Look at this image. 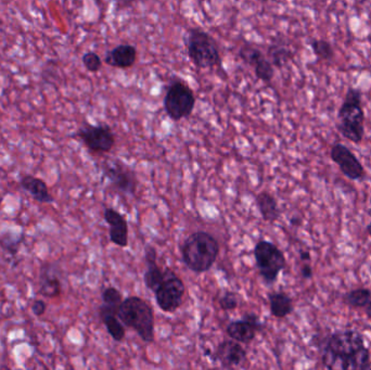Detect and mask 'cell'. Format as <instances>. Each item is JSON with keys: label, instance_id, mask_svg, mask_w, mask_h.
<instances>
[{"label": "cell", "instance_id": "1", "mask_svg": "<svg viewBox=\"0 0 371 370\" xmlns=\"http://www.w3.org/2000/svg\"><path fill=\"white\" fill-rule=\"evenodd\" d=\"M313 345L321 351V364L327 369H371L370 351L358 331H335Z\"/></svg>", "mask_w": 371, "mask_h": 370}, {"label": "cell", "instance_id": "2", "mask_svg": "<svg viewBox=\"0 0 371 370\" xmlns=\"http://www.w3.org/2000/svg\"><path fill=\"white\" fill-rule=\"evenodd\" d=\"M220 250V244L214 236L206 232H195L183 242L181 254L186 266L202 274L212 268Z\"/></svg>", "mask_w": 371, "mask_h": 370}, {"label": "cell", "instance_id": "3", "mask_svg": "<svg viewBox=\"0 0 371 370\" xmlns=\"http://www.w3.org/2000/svg\"><path fill=\"white\" fill-rule=\"evenodd\" d=\"M362 104V92L350 87L338 111V131L350 143H360L364 139L365 112Z\"/></svg>", "mask_w": 371, "mask_h": 370}, {"label": "cell", "instance_id": "4", "mask_svg": "<svg viewBox=\"0 0 371 370\" xmlns=\"http://www.w3.org/2000/svg\"><path fill=\"white\" fill-rule=\"evenodd\" d=\"M117 317L124 326L134 329L144 342H154V310L147 301L138 297L123 300Z\"/></svg>", "mask_w": 371, "mask_h": 370}, {"label": "cell", "instance_id": "5", "mask_svg": "<svg viewBox=\"0 0 371 370\" xmlns=\"http://www.w3.org/2000/svg\"><path fill=\"white\" fill-rule=\"evenodd\" d=\"M187 55L198 69H213L222 65L220 48L213 37L200 28H189L185 36Z\"/></svg>", "mask_w": 371, "mask_h": 370}, {"label": "cell", "instance_id": "6", "mask_svg": "<svg viewBox=\"0 0 371 370\" xmlns=\"http://www.w3.org/2000/svg\"><path fill=\"white\" fill-rule=\"evenodd\" d=\"M164 110L171 120L178 122L193 114L195 107V94L190 86L179 79L171 82L164 94Z\"/></svg>", "mask_w": 371, "mask_h": 370}, {"label": "cell", "instance_id": "7", "mask_svg": "<svg viewBox=\"0 0 371 370\" xmlns=\"http://www.w3.org/2000/svg\"><path fill=\"white\" fill-rule=\"evenodd\" d=\"M255 262L266 283H274L286 265L284 252L273 242L259 240L254 248Z\"/></svg>", "mask_w": 371, "mask_h": 370}, {"label": "cell", "instance_id": "8", "mask_svg": "<svg viewBox=\"0 0 371 370\" xmlns=\"http://www.w3.org/2000/svg\"><path fill=\"white\" fill-rule=\"evenodd\" d=\"M164 273V281L154 291L156 301L165 313H174L183 304L186 293L185 283L172 269L166 268Z\"/></svg>", "mask_w": 371, "mask_h": 370}, {"label": "cell", "instance_id": "9", "mask_svg": "<svg viewBox=\"0 0 371 370\" xmlns=\"http://www.w3.org/2000/svg\"><path fill=\"white\" fill-rule=\"evenodd\" d=\"M76 137L92 153H108L115 145V136L109 125L85 123L76 131Z\"/></svg>", "mask_w": 371, "mask_h": 370}, {"label": "cell", "instance_id": "10", "mask_svg": "<svg viewBox=\"0 0 371 370\" xmlns=\"http://www.w3.org/2000/svg\"><path fill=\"white\" fill-rule=\"evenodd\" d=\"M103 174L110 180L119 192L134 196L137 190L138 180L135 172L121 161L106 162L102 166Z\"/></svg>", "mask_w": 371, "mask_h": 370}, {"label": "cell", "instance_id": "11", "mask_svg": "<svg viewBox=\"0 0 371 370\" xmlns=\"http://www.w3.org/2000/svg\"><path fill=\"white\" fill-rule=\"evenodd\" d=\"M238 57L245 65L254 70L255 76L264 83H271L275 75V67L262 50L250 44H244L238 51Z\"/></svg>", "mask_w": 371, "mask_h": 370}, {"label": "cell", "instance_id": "12", "mask_svg": "<svg viewBox=\"0 0 371 370\" xmlns=\"http://www.w3.org/2000/svg\"><path fill=\"white\" fill-rule=\"evenodd\" d=\"M330 158L339 166L342 174L348 180H360L364 178V166L346 146L335 143L330 150Z\"/></svg>", "mask_w": 371, "mask_h": 370}, {"label": "cell", "instance_id": "13", "mask_svg": "<svg viewBox=\"0 0 371 370\" xmlns=\"http://www.w3.org/2000/svg\"><path fill=\"white\" fill-rule=\"evenodd\" d=\"M263 330V324L259 322V316L254 313L247 314L242 320L230 322L226 328V332L232 340L249 344L254 340L259 331Z\"/></svg>", "mask_w": 371, "mask_h": 370}, {"label": "cell", "instance_id": "14", "mask_svg": "<svg viewBox=\"0 0 371 370\" xmlns=\"http://www.w3.org/2000/svg\"><path fill=\"white\" fill-rule=\"evenodd\" d=\"M212 359L220 361L224 368H232L240 365L247 359V351L240 342L225 340L216 347Z\"/></svg>", "mask_w": 371, "mask_h": 370}, {"label": "cell", "instance_id": "15", "mask_svg": "<svg viewBox=\"0 0 371 370\" xmlns=\"http://www.w3.org/2000/svg\"><path fill=\"white\" fill-rule=\"evenodd\" d=\"M103 217L110 227L109 235L111 241L117 246L127 248L129 246V225L125 217L112 207H106Z\"/></svg>", "mask_w": 371, "mask_h": 370}, {"label": "cell", "instance_id": "16", "mask_svg": "<svg viewBox=\"0 0 371 370\" xmlns=\"http://www.w3.org/2000/svg\"><path fill=\"white\" fill-rule=\"evenodd\" d=\"M137 49L129 44H122L109 50L103 62L117 69H129L137 61Z\"/></svg>", "mask_w": 371, "mask_h": 370}, {"label": "cell", "instance_id": "17", "mask_svg": "<svg viewBox=\"0 0 371 370\" xmlns=\"http://www.w3.org/2000/svg\"><path fill=\"white\" fill-rule=\"evenodd\" d=\"M119 308V306L103 303L98 310L101 322L104 324L109 334L117 342H121L125 338V328H124V325L122 324L121 320L117 317Z\"/></svg>", "mask_w": 371, "mask_h": 370}, {"label": "cell", "instance_id": "18", "mask_svg": "<svg viewBox=\"0 0 371 370\" xmlns=\"http://www.w3.org/2000/svg\"><path fill=\"white\" fill-rule=\"evenodd\" d=\"M21 188L30 193L34 200L39 203L53 202V196L49 192L48 186L44 180L35 178L33 175H26L20 180Z\"/></svg>", "mask_w": 371, "mask_h": 370}, {"label": "cell", "instance_id": "19", "mask_svg": "<svg viewBox=\"0 0 371 370\" xmlns=\"http://www.w3.org/2000/svg\"><path fill=\"white\" fill-rule=\"evenodd\" d=\"M262 219L267 223H275L280 217V209L275 197L267 191H262L255 198Z\"/></svg>", "mask_w": 371, "mask_h": 370}, {"label": "cell", "instance_id": "20", "mask_svg": "<svg viewBox=\"0 0 371 370\" xmlns=\"http://www.w3.org/2000/svg\"><path fill=\"white\" fill-rule=\"evenodd\" d=\"M269 308L274 317L284 318L294 312V301L284 292H275L269 295Z\"/></svg>", "mask_w": 371, "mask_h": 370}, {"label": "cell", "instance_id": "21", "mask_svg": "<svg viewBox=\"0 0 371 370\" xmlns=\"http://www.w3.org/2000/svg\"><path fill=\"white\" fill-rule=\"evenodd\" d=\"M294 55V51L286 45L273 44L268 47V60L271 61L274 67H277V69L286 67L290 60H292Z\"/></svg>", "mask_w": 371, "mask_h": 370}, {"label": "cell", "instance_id": "22", "mask_svg": "<svg viewBox=\"0 0 371 370\" xmlns=\"http://www.w3.org/2000/svg\"><path fill=\"white\" fill-rule=\"evenodd\" d=\"M371 298V290L357 288L350 290L344 295L343 300L348 306L353 308H364Z\"/></svg>", "mask_w": 371, "mask_h": 370}, {"label": "cell", "instance_id": "23", "mask_svg": "<svg viewBox=\"0 0 371 370\" xmlns=\"http://www.w3.org/2000/svg\"><path fill=\"white\" fill-rule=\"evenodd\" d=\"M41 293L48 298H55L61 293V283L55 276H50L48 271H44L41 276Z\"/></svg>", "mask_w": 371, "mask_h": 370}, {"label": "cell", "instance_id": "24", "mask_svg": "<svg viewBox=\"0 0 371 370\" xmlns=\"http://www.w3.org/2000/svg\"><path fill=\"white\" fill-rule=\"evenodd\" d=\"M164 271L160 268L158 263L148 265V269L144 275V281L146 287L152 291H156V288L164 281Z\"/></svg>", "mask_w": 371, "mask_h": 370}, {"label": "cell", "instance_id": "25", "mask_svg": "<svg viewBox=\"0 0 371 370\" xmlns=\"http://www.w3.org/2000/svg\"><path fill=\"white\" fill-rule=\"evenodd\" d=\"M311 48L313 53L316 55L317 59L323 61L333 60L335 55V49L333 45L325 40H313L311 42Z\"/></svg>", "mask_w": 371, "mask_h": 370}, {"label": "cell", "instance_id": "26", "mask_svg": "<svg viewBox=\"0 0 371 370\" xmlns=\"http://www.w3.org/2000/svg\"><path fill=\"white\" fill-rule=\"evenodd\" d=\"M82 65L90 73H97V72L100 71L103 63L101 58L94 51H88V53H84L82 57Z\"/></svg>", "mask_w": 371, "mask_h": 370}, {"label": "cell", "instance_id": "27", "mask_svg": "<svg viewBox=\"0 0 371 370\" xmlns=\"http://www.w3.org/2000/svg\"><path fill=\"white\" fill-rule=\"evenodd\" d=\"M103 303L110 304V305L121 306L123 302L121 292L117 288L109 287L102 292Z\"/></svg>", "mask_w": 371, "mask_h": 370}, {"label": "cell", "instance_id": "28", "mask_svg": "<svg viewBox=\"0 0 371 370\" xmlns=\"http://www.w3.org/2000/svg\"><path fill=\"white\" fill-rule=\"evenodd\" d=\"M238 295L234 291L225 292L220 299V306L222 310H232L238 308Z\"/></svg>", "mask_w": 371, "mask_h": 370}, {"label": "cell", "instance_id": "29", "mask_svg": "<svg viewBox=\"0 0 371 370\" xmlns=\"http://www.w3.org/2000/svg\"><path fill=\"white\" fill-rule=\"evenodd\" d=\"M144 260H146L147 265L158 263V252H156V249L154 246L148 244L144 248Z\"/></svg>", "mask_w": 371, "mask_h": 370}, {"label": "cell", "instance_id": "30", "mask_svg": "<svg viewBox=\"0 0 371 370\" xmlns=\"http://www.w3.org/2000/svg\"><path fill=\"white\" fill-rule=\"evenodd\" d=\"M47 304L45 303V301L43 300H36L34 301L32 305V312L34 313V315H36L37 317L39 316H43L46 312Z\"/></svg>", "mask_w": 371, "mask_h": 370}, {"label": "cell", "instance_id": "31", "mask_svg": "<svg viewBox=\"0 0 371 370\" xmlns=\"http://www.w3.org/2000/svg\"><path fill=\"white\" fill-rule=\"evenodd\" d=\"M301 275H302V277L304 279L313 278L314 271H313L312 266L309 264L303 265V266L301 267Z\"/></svg>", "mask_w": 371, "mask_h": 370}, {"label": "cell", "instance_id": "32", "mask_svg": "<svg viewBox=\"0 0 371 370\" xmlns=\"http://www.w3.org/2000/svg\"><path fill=\"white\" fill-rule=\"evenodd\" d=\"M113 1H114L119 7L127 8L131 7V6L135 3L136 0H113Z\"/></svg>", "mask_w": 371, "mask_h": 370}, {"label": "cell", "instance_id": "33", "mask_svg": "<svg viewBox=\"0 0 371 370\" xmlns=\"http://www.w3.org/2000/svg\"><path fill=\"white\" fill-rule=\"evenodd\" d=\"M300 259L302 262L309 263L312 261V256H311V252L307 250H301L300 251Z\"/></svg>", "mask_w": 371, "mask_h": 370}, {"label": "cell", "instance_id": "34", "mask_svg": "<svg viewBox=\"0 0 371 370\" xmlns=\"http://www.w3.org/2000/svg\"><path fill=\"white\" fill-rule=\"evenodd\" d=\"M364 310L367 317H368L369 320H371V298L369 299V301L367 302L366 305H365Z\"/></svg>", "mask_w": 371, "mask_h": 370}, {"label": "cell", "instance_id": "35", "mask_svg": "<svg viewBox=\"0 0 371 370\" xmlns=\"http://www.w3.org/2000/svg\"><path fill=\"white\" fill-rule=\"evenodd\" d=\"M291 224L294 226H300L301 225V219L299 217H292Z\"/></svg>", "mask_w": 371, "mask_h": 370}, {"label": "cell", "instance_id": "36", "mask_svg": "<svg viewBox=\"0 0 371 370\" xmlns=\"http://www.w3.org/2000/svg\"><path fill=\"white\" fill-rule=\"evenodd\" d=\"M366 229H367V232H368V235L370 236V237H371V223L369 224L368 226H367Z\"/></svg>", "mask_w": 371, "mask_h": 370}]
</instances>
